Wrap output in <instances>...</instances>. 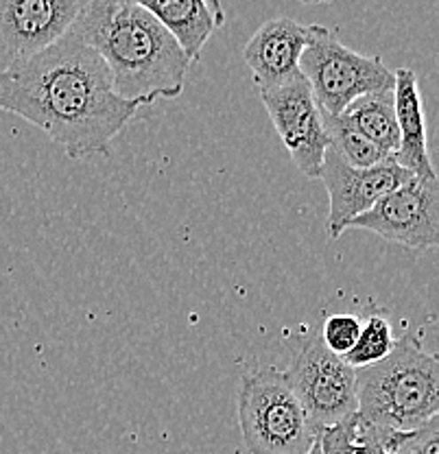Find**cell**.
<instances>
[{
	"label": "cell",
	"instance_id": "1",
	"mask_svg": "<svg viewBox=\"0 0 439 454\" xmlns=\"http://www.w3.org/2000/svg\"><path fill=\"white\" fill-rule=\"evenodd\" d=\"M140 107L118 97L101 57L73 31L0 70V110L40 127L73 160L110 155L112 140Z\"/></svg>",
	"mask_w": 439,
	"mask_h": 454
},
{
	"label": "cell",
	"instance_id": "2",
	"mask_svg": "<svg viewBox=\"0 0 439 454\" xmlns=\"http://www.w3.org/2000/svg\"><path fill=\"white\" fill-rule=\"evenodd\" d=\"M70 31L97 51L118 97L153 106L184 92L191 61L140 3L90 0Z\"/></svg>",
	"mask_w": 439,
	"mask_h": 454
},
{
	"label": "cell",
	"instance_id": "3",
	"mask_svg": "<svg viewBox=\"0 0 439 454\" xmlns=\"http://www.w3.org/2000/svg\"><path fill=\"white\" fill-rule=\"evenodd\" d=\"M354 373L363 422L409 433L439 415V361L415 334L396 339L385 361Z\"/></svg>",
	"mask_w": 439,
	"mask_h": 454
},
{
	"label": "cell",
	"instance_id": "4",
	"mask_svg": "<svg viewBox=\"0 0 439 454\" xmlns=\"http://www.w3.org/2000/svg\"><path fill=\"white\" fill-rule=\"evenodd\" d=\"M239 426L252 454H306L319 434L285 372L273 365L240 378Z\"/></svg>",
	"mask_w": 439,
	"mask_h": 454
},
{
	"label": "cell",
	"instance_id": "5",
	"mask_svg": "<svg viewBox=\"0 0 439 454\" xmlns=\"http://www.w3.org/2000/svg\"><path fill=\"white\" fill-rule=\"evenodd\" d=\"M300 74L319 110L328 116H339L365 94L394 90V70L387 68L382 57L348 49L322 25H310L309 44L300 57Z\"/></svg>",
	"mask_w": 439,
	"mask_h": 454
},
{
	"label": "cell",
	"instance_id": "6",
	"mask_svg": "<svg viewBox=\"0 0 439 454\" xmlns=\"http://www.w3.org/2000/svg\"><path fill=\"white\" fill-rule=\"evenodd\" d=\"M282 372L317 433L357 415V373L319 337L306 340Z\"/></svg>",
	"mask_w": 439,
	"mask_h": 454
},
{
	"label": "cell",
	"instance_id": "7",
	"mask_svg": "<svg viewBox=\"0 0 439 454\" xmlns=\"http://www.w3.org/2000/svg\"><path fill=\"white\" fill-rule=\"evenodd\" d=\"M352 230L374 231L403 247L435 249L439 243V184L437 179L409 177L354 219Z\"/></svg>",
	"mask_w": 439,
	"mask_h": 454
},
{
	"label": "cell",
	"instance_id": "8",
	"mask_svg": "<svg viewBox=\"0 0 439 454\" xmlns=\"http://www.w3.org/2000/svg\"><path fill=\"white\" fill-rule=\"evenodd\" d=\"M261 101L295 168L309 179H317L328 151V136L322 110L315 103L306 79L300 74L280 88L264 90Z\"/></svg>",
	"mask_w": 439,
	"mask_h": 454
},
{
	"label": "cell",
	"instance_id": "9",
	"mask_svg": "<svg viewBox=\"0 0 439 454\" xmlns=\"http://www.w3.org/2000/svg\"><path fill=\"white\" fill-rule=\"evenodd\" d=\"M409 177L413 175L400 168L394 160H387L372 168H354L328 146L319 170V179L328 191L330 203L328 221H325L328 239H341L343 231L350 230L354 219L372 210L387 192L398 188Z\"/></svg>",
	"mask_w": 439,
	"mask_h": 454
},
{
	"label": "cell",
	"instance_id": "10",
	"mask_svg": "<svg viewBox=\"0 0 439 454\" xmlns=\"http://www.w3.org/2000/svg\"><path fill=\"white\" fill-rule=\"evenodd\" d=\"M86 0H0V70L31 59L61 40Z\"/></svg>",
	"mask_w": 439,
	"mask_h": 454
},
{
	"label": "cell",
	"instance_id": "11",
	"mask_svg": "<svg viewBox=\"0 0 439 454\" xmlns=\"http://www.w3.org/2000/svg\"><path fill=\"white\" fill-rule=\"evenodd\" d=\"M309 37L310 27L286 16L271 18L254 33L243 57L261 92L280 88L300 77V57L309 44Z\"/></svg>",
	"mask_w": 439,
	"mask_h": 454
},
{
	"label": "cell",
	"instance_id": "12",
	"mask_svg": "<svg viewBox=\"0 0 439 454\" xmlns=\"http://www.w3.org/2000/svg\"><path fill=\"white\" fill-rule=\"evenodd\" d=\"M394 106L400 136L398 153L394 155V162L400 168L409 170L413 177L437 179L431 153H428L427 121H424L418 77L411 68L394 70Z\"/></svg>",
	"mask_w": 439,
	"mask_h": 454
},
{
	"label": "cell",
	"instance_id": "13",
	"mask_svg": "<svg viewBox=\"0 0 439 454\" xmlns=\"http://www.w3.org/2000/svg\"><path fill=\"white\" fill-rule=\"evenodd\" d=\"M140 4L171 33L191 64L200 59L206 42L225 22V12L216 0H153Z\"/></svg>",
	"mask_w": 439,
	"mask_h": 454
},
{
	"label": "cell",
	"instance_id": "14",
	"mask_svg": "<svg viewBox=\"0 0 439 454\" xmlns=\"http://www.w3.org/2000/svg\"><path fill=\"white\" fill-rule=\"evenodd\" d=\"M358 131L365 136L385 158L394 160L398 153L400 136L396 122L394 90L389 92H372L350 103L346 112Z\"/></svg>",
	"mask_w": 439,
	"mask_h": 454
},
{
	"label": "cell",
	"instance_id": "15",
	"mask_svg": "<svg viewBox=\"0 0 439 454\" xmlns=\"http://www.w3.org/2000/svg\"><path fill=\"white\" fill-rule=\"evenodd\" d=\"M324 118V129L328 136V146L343 160L346 164H350L354 168H372L379 167V164L387 162L385 155L372 145L361 131L354 127V122L346 114H339V116H328L322 112Z\"/></svg>",
	"mask_w": 439,
	"mask_h": 454
},
{
	"label": "cell",
	"instance_id": "16",
	"mask_svg": "<svg viewBox=\"0 0 439 454\" xmlns=\"http://www.w3.org/2000/svg\"><path fill=\"white\" fill-rule=\"evenodd\" d=\"M394 330L385 317L367 315V319L361 321V334H358L357 343L343 356V361L352 369L376 365L389 356L391 349H394Z\"/></svg>",
	"mask_w": 439,
	"mask_h": 454
},
{
	"label": "cell",
	"instance_id": "17",
	"mask_svg": "<svg viewBox=\"0 0 439 454\" xmlns=\"http://www.w3.org/2000/svg\"><path fill=\"white\" fill-rule=\"evenodd\" d=\"M358 334H361V319L357 315H350V312H339V315H330L325 319L322 343L330 352L343 358L354 348Z\"/></svg>",
	"mask_w": 439,
	"mask_h": 454
},
{
	"label": "cell",
	"instance_id": "18",
	"mask_svg": "<svg viewBox=\"0 0 439 454\" xmlns=\"http://www.w3.org/2000/svg\"><path fill=\"white\" fill-rule=\"evenodd\" d=\"M394 454H439V415L422 428L400 433Z\"/></svg>",
	"mask_w": 439,
	"mask_h": 454
},
{
	"label": "cell",
	"instance_id": "19",
	"mask_svg": "<svg viewBox=\"0 0 439 454\" xmlns=\"http://www.w3.org/2000/svg\"><path fill=\"white\" fill-rule=\"evenodd\" d=\"M306 454H322V450H319V442H317V439H315V443H313V446H310V450L306 452Z\"/></svg>",
	"mask_w": 439,
	"mask_h": 454
}]
</instances>
